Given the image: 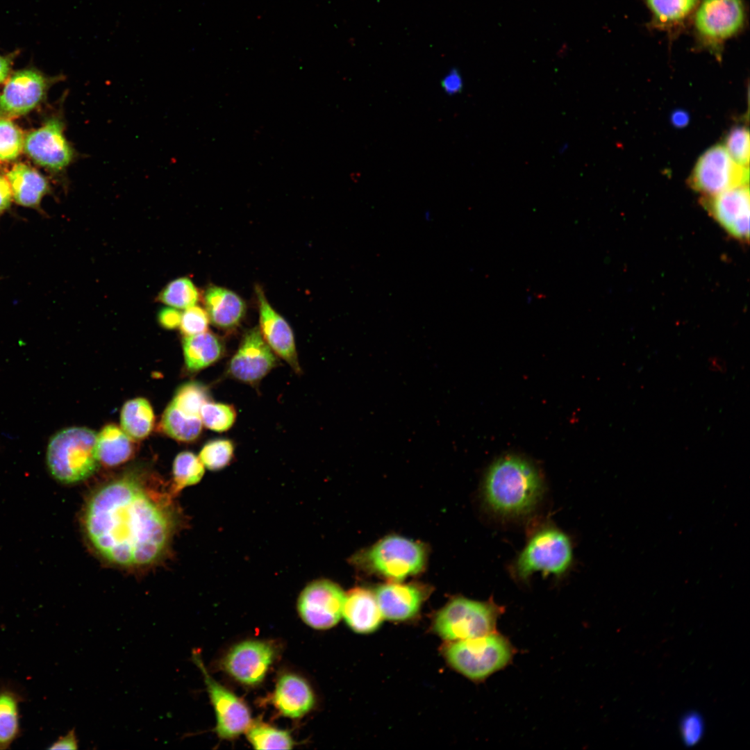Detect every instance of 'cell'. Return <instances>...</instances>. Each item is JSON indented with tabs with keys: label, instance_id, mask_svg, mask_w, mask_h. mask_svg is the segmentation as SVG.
<instances>
[{
	"label": "cell",
	"instance_id": "836d02e7",
	"mask_svg": "<svg viewBox=\"0 0 750 750\" xmlns=\"http://www.w3.org/2000/svg\"><path fill=\"white\" fill-rule=\"evenodd\" d=\"M200 418L206 428L217 432H224L233 425L236 412L232 406L208 401L201 408Z\"/></svg>",
	"mask_w": 750,
	"mask_h": 750
},
{
	"label": "cell",
	"instance_id": "ba28073f",
	"mask_svg": "<svg viewBox=\"0 0 750 750\" xmlns=\"http://www.w3.org/2000/svg\"><path fill=\"white\" fill-rule=\"evenodd\" d=\"M749 167L738 164L724 146L714 145L699 158L689 176L695 191L710 197L749 184Z\"/></svg>",
	"mask_w": 750,
	"mask_h": 750
},
{
	"label": "cell",
	"instance_id": "4fadbf2b",
	"mask_svg": "<svg viewBox=\"0 0 750 750\" xmlns=\"http://www.w3.org/2000/svg\"><path fill=\"white\" fill-rule=\"evenodd\" d=\"M345 594L336 583L326 579L312 581L301 592L297 609L303 621L316 629H328L342 616Z\"/></svg>",
	"mask_w": 750,
	"mask_h": 750
},
{
	"label": "cell",
	"instance_id": "5b68a950",
	"mask_svg": "<svg viewBox=\"0 0 750 750\" xmlns=\"http://www.w3.org/2000/svg\"><path fill=\"white\" fill-rule=\"evenodd\" d=\"M444 656L456 671L473 681H481L508 665L514 649L496 631L474 638L449 642Z\"/></svg>",
	"mask_w": 750,
	"mask_h": 750
},
{
	"label": "cell",
	"instance_id": "f35d334b",
	"mask_svg": "<svg viewBox=\"0 0 750 750\" xmlns=\"http://www.w3.org/2000/svg\"><path fill=\"white\" fill-rule=\"evenodd\" d=\"M182 313L176 308H162L158 315L160 326L166 329H175L180 326Z\"/></svg>",
	"mask_w": 750,
	"mask_h": 750
},
{
	"label": "cell",
	"instance_id": "9c48e42d",
	"mask_svg": "<svg viewBox=\"0 0 750 750\" xmlns=\"http://www.w3.org/2000/svg\"><path fill=\"white\" fill-rule=\"evenodd\" d=\"M65 128L60 117H51L24 137V152L37 165L54 173L62 172L77 155L65 137Z\"/></svg>",
	"mask_w": 750,
	"mask_h": 750
},
{
	"label": "cell",
	"instance_id": "7c38bea8",
	"mask_svg": "<svg viewBox=\"0 0 750 750\" xmlns=\"http://www.w3.org/2000/svg\"><path fill=\"white\" fill-rule=\"evenodd\" d=\"M744 19L742 0H703L695 14L694 26L700 38L716 47L738 33Z\"/></svg>",
	"mask_w": 750,
	"mask_h": 750
},
{
	"label": "cell",
	"instance_id": "3957f363",
	"mask_svg": "<svg viewBox=\"0 0 750 750\" xmlns=\"http://www.w3.org/2000/svg\"><path fill=\"white\" fill-rule=\"evenodd\" d=\"M574 562L570 536L554 523L542 520L528 530L525 544L508 565V572L515 582L526 585L537 572L565 578Z\"/></svg>",
	"mask_w": 750,
	"mask_h": 750
},
{
	"label": "cell",
	"instance_id": "1f68e13d",
	"mask_svg": "<svg viewBox=\"0 0 750 750\" xmlns=\"http://www.w3.org/2000/svg\"><path fill=\"white\" fill-rule=\"evenodd\" d=\"M208 399V392L204 385L189 382L178 388L171 403L185 415L200 417L201 408Z\"/></svg>",
	"mask_w": 750,
	"mask_h": 750
},
{
	"label": "cell",
	"instance_id": "7a4b0ae2",
	"mask_svg": "<svg viewBox=\"0 0 750 750\" xmlns=\"http://www.w3.org/2000/svg\"><path fill=\"white\" fill-rule=\"evenodd\" d=\"M546 490L538 467L521 456L506 454L488 468L482 483L481 498L487 510L503 520L531 516L542 502Z\"/></svg>",
	"mask_w": 750,
	"mask_h": 750
},
{
	"label": "cell",
	"instance_id": "9a60e30c",
	"mask_svg": "<svg viewBox=\"0 0 750 750\" xmlns=\"http://www.w3.org/2000/svg\"><path fill=\"white\" fill-rule=\"evenodd\" d=\"M274 656V649L268 642L246 640L229 650L222 666L238 682L252 685L263 680Z\"/></svg>",
	"mask_w": 750,
	"mask_h": 750
},
{
	"label": "cell",
	"instance_id": "4dcf8cb0",
	"mask_svg": "<svg viewBox=\"0 0 750 750\" xmlns=\"http://www.w3.org/2000/svg\"><path fill=\"white\" fill-rule=\"evenodd\" d=\"M698 0H646L656 21L671 24L683 21L694 10Z\"/></svg>",
	"mask_w": 750,
	"mask_h": 750
},
{
	"label": "cell",
	"instance_id": "e575fe53",
	"mask_svg": "<svg viewBox=\"0 0 750 750\" xmlns=\"http://www.w3.org/2000/svg\"><path fill=\"white\" fill-rule=\"evenodd\" d=\"M21 130L10 119L0 117V161L15 160L23 149Z\"/></svg>",
	"mask_w": 750,
	"mask_h": 750
},
{
	"label": "cell",
	"instance_id": "f1b7e54d",
	"mask_svg": "<svg viewBox=\"0 0 750 750\" xmlns=\"http://www.w3.org/2000/svg\"><path fill=\"white\" fill-rule=\"evenodd\" d=\"M172 494L198 483L204 474V465L199 457L190 451H182L175 458L172 467Z\"/></svg>",
	"mask_w": 750,
	"mask_h": 750
},
{
	"label": "cell",
	"instance_id": "ac0fdd59",
	"mask_svg": "<svg viewBox=\"0 0 750 750\" xmlns=\"http://www.w3.org/2000/svg\"><path fill=\"white\" fill-rule=\"evenodd\" d=\"M375 595L383 616L391 621H404L420 610L426 593L415 584L388 583L379 585Z\"/></svg>",
	"mask_w": 750,
	"mask_h": 750
},
{
	"label": "cell",
	"instance_id": "6da1fadb",
	"mask_svg": "<svg viewBox=\"0 0 750 750\" xmlns=\"http://www.w3.org/2000/svg\"><path fill=\"white\" fill-rule=\"evenodd\" d=\"M170 495L127 474L97 489L84 510L86 537L106 562L123 567L151 565L165 553L174 528Z\"/></svg>",
	"mask_w": 750,
	"mask_h": 750
},
{
	"label": "cell",
	"instance_id": "7402d4cb",
	"mask_svg": "<svg viewBox=\"0 0 750 750\" xmlns=\"http://www.w3.org/2000/svg\"><path fill=\"white\" fill-rule=\"evenodd\" d=\"M206 310L210 320L222 329H231L242 319L246 305L235 292L219 286H210L203 297Z\"/></svg>",
	"mask_w": 750,
	"mask_h": 750
},
{
	"label": "cell",
	"instance_id": "5bb4252c",
	"mask_svg": "<svg viewBox=\"0 0 750 750\" xmlns=\"http://www.w3.org/2000/svg\"><path fill=\"white\" fill-rule=\"evenodd\" d=\"M276 361L260 330L253 328L246 333L230 360L228 374L241 382L256 384L276 366Z\"/></svg>",
	"mask_w": 750,
	"mask_h": 750
},
{
	"label": "cell",
	"instance_id": "cb8c5ba5",
	"mask_svg": "<svg viewBox=\"0 0 750 750\" xmlns=\"http://www.w3.org/2000/svg\"><path fill=\"white\" fill-rule=\"evenodd\" d=\"M131 440L117 426H105L97 438V452L100 463L106 467H115L131 459L134 452Z\"/></svg>",
	"mask_w": 750,
	"mask_h": 750
},
{
	"label": "cell",
	"instance_id": "e0dca14e",
	"mask_svg": "<svg viewBox=\"0 0 750 750\" xmlns=\"http://www.w3.org/2000/svg\"><path fill=\"white\" fill-rule=\"evenodd\" d=\"M256 291L259 308V330L263 339L274 353L283 359L296 373H301L290 326L272 307L262 290L257 286Z\"/></svg>",
	"mask_w": 750,
	"mask_h": 750
},
{
	"label": "cell",
	"instance_id": "83f0119b",
	"mask_svg": "<svg viewBox=\"0 0 750 750\" xmlns=\"http://www.w3.org/2000/svg\"><path fill=\"white\" fill-rule=\"evenodd\" d=\"M245 732L248 740L256 749H290L294 745L288 731L261 721L251 722Z\"/></svg>",
	"mask_w": 750,
	"mask_h": 750
},
{
	"label": "cell",
	"instance_id": "30bf717a",
	"mask_svg": "<svg viewBox=\"0 0 750 750\" xmlns=\"http://www.w3.org/2000/svg\"><path fill=\"white\" fill-rule=\"evenodd\" d=\"M64 77H49L33 68L13 73L0 94V117L10 119L24 115L45 99L50 87Z\"/></svg>",
	"mask_w": 750,
	"mask_h": 750
},
{
	"label": "cell",
	"instance_id": "484cf974",
	"mask_svg": "<svg viewBox=\"0 0 750 750\" xmlns=\"http://www.w3.org/2000/svg\"><path fill=\"white\" fill-rule=\"evenodd\" d=\"M160 424L167 435L182 442L196 440L201 432L203 425L200 417L185 415L172 403L163 412Z\"/></svg>",
	"mask_w": 750,
	"mask_h": 750
},
{
	"label": "cell",
	"instance_id": "44dd1931",
	"mask_svg": "<svg viewBox=\"0 0 750 750\" xmlns=\"http://www.w3.org/2000/svg\"><path fill=\"white\" fill-rule=\"evenodd\" d=\"M342 615L353 631L364 634L375 631L383 619L375 593L362 588L345 594Z\"/></svg>",
	"mask_w": 750,
	"mask_h": 750
},
{
	"label": "cell",
	"instance_id": "277c9868",
	"mask_svg": "<svg viewBox=\"0 0 750 750\" xmlns=\"http://www.w3.org/2000/svg\"><path fill=\"white\" fill-rule=\"evenodd\" d=\"M97 433L85 427L60 430L50 439L46 460L52 476L62 483H76L99 468Z\"/></svg>",
	"mask_w": 750,
	"mask_h": 750
},
{
	"label": "cell",
	"instance_id": "74e56055",
	"mask_svg": "<svg viewBox=\"0 0 750 750\" xmlns=\"http://www.w3.org/2000/svg\"><path fill=\"white\" fill-rule=\"evenodd\" d=\"M681 730L685 744L688 746L696 744L701 740L703 733V723L701 717L694 712L688 714L681 722Z\"/></svg>",
	"mask_w": 750,
	"mask_h": 750
},
{
	"label": "cell",
	"instance_id": "d6986e66",
	"mask_svg": "<svg viewBox=\"0 0 750 750\" xmlns=\"http://www.w3.org/2000/svg\"><path fill=\"white\" fill-rule=\"evenodd\" d=\"M6 177L10 186L13 201L17 205L33 209L44 215L41 202L51 193L47 178L33 167L24 163L15 164L6 172Z\"/></svg>",
	"mask_w": 750,
	"mask_h": 750
},
{
	"label": "cell",
	"instance_id": "ee69618b",
	"mask_svg": "<svg viewBox=\"0 0 750 750\" xmlns=\"http://www.w3.org/2000/svg\"><path fill=\"white\" fill-rule=\"evenodd\" d=\"M689 121V116L687 112L683 110H677L673 112L672 115V122L674 125L677 127L685 126Z\"/></svg>",
	"mask_w": 750,
	"mask_h": 750
},
{
	"label": "cell",
	"instance_id": "7bdbcfd3",
	"mask_svg": "<svg viewBox=\"0 0 750 750\" xmlns=\"http://www.w3.org/2000/svg\"><path fill=\"white\" fill-rule=\"evenodd\" d=\"M13 62V55L3 56L0 54V84L3 83L9 76Z\"/></svg>",
	"mask_w": 750,
	"mask_h": 750
},
{
	"label": "cell",
	"instance_id": "d6a6232c",
	"mask_svg": "<svg viewBox=\"0 0 750 750\" xmlns=\"http://www.w3.org/2000/svg\"><path fill=\"white\" fill-rule=\"evenodd\" d=\"M234 456V445L227 439H217L207 442L199 453V459L210 470L217 471L228 466Z\"/></svg>",
	"mask_w": 750,
	"mask_h": 750
},
{
	"label": "cell",
	"instance_id": "d590c367",
	"mask_svg": "<svg viewBox=\"0 0 750 750\" xmlns=\"http://www.w3.org/2000/svg\"><path fill=\"white\" fill-rule=\"evenodd\" d=\"M724 147L738 164L749 167V131L743 126L732 128L726 138Z\"/></svg>",
	"mask_w": 750,
	"mask_h": 750
},
{
	"label": "cell",
	"instance_id": "d4e9b609",
	"mask_svg": "<svg viewBox=\"0 0 750 750\" xmlns=\"http://www.w3.org/2000/svg\"><path fill=\"white\" fill-rule=\"evenodd\" d=\"M120 422L122 429L133 440L146 438L154 424V415L149 402L144 398L127 401L123 406Z\"/></svg>",
	"mask_w": 750,
	"mask_h": 750
},
{
	"label": "cell",
	"instance_id": "8fae6325",
	"mask_svg": "<svg viewBox=\"0 0 750 750\" xmlns=\"http://www.w3.org/2000/svg\"><path fill=\"white\" fill-rule=\"evenodd\" d=\"M192 658L202 672L215 712L217 735L222 739H232L245 732L252 722L247 706L209 674L199 652L193 651Z\"/></svg>",
	"mask_w": 750,
	"mask_h": 750
},
{
	"label": "cell",
	"instance_id": "60d3db41",
	"mask_svg": "<svg viewBox=\"0 0 750 750\" xmlns=\"http://www.w3.org/2000/svg\"><path fill=\"white\" fill-rule=\"evenodd\" d=\"M78 740L74 728L70 730L67 734L60 736L53 742L49 749H77Z\"/></svg>",
	"mask_w": 750,
	"mask_h": 750
},
{
	"label": "cell",
	"instance_id": "4316f807",
	"mask_svg": "<svg viewBox=\"0 0 750 750\" xmlns=\"http://www.w3.org/2000/svg\"><path fill=\"white\" fill-rule=\"evenodd\" d=\"M19 702L13 691L0 690V749H8L19 734Z\"/></svg>",
	"mask_w": 750,
	"mask_h": 750
},
{
	"label": "cell",
	"instance_id": "8992f818",
	"mask_svg": "<svg viewBox=\"0 0 750 750\" xmlns=\"http://www.w3.org/2000/svg\"><path fill=\"white\" fill-rule=\"evenodd\" d=\"M503 612V607L492 599L481 601L457 597L436 614L433 629L449 642L481 637L495 631Z\"/></svg>",
	"mask_w": 750,
	"mask_h": 750
},
{
	"label": "cell",
	"instance_id": "ab89813d",
	"mask_svg": "<svg viewBox=\"0 0 750 750\" xmlns=\"http://www.w3.org/2000/svg\"><path fill=\"white\" fill-rule=\"evenodd\" d=\"M13 201L10 186L6 176L0 174V219L10 210Z\"/></svg>",
	"mask_w": 750,
	"mask_h": 750
},
{
	"label": "cell",
	"instance_id": "52a82bcc",
	"mask_svg": "<svg viewBox=\"0 0 750 750\" xmlns=\"http://www.w3.org/2000/svg\"><path fill=\"white\" fill-rule=\"evenodd\" d=\"M426 559L422 544L399 535L380 540L356 557L362 567L393 582L421 572Z\"/></svg>",
	"mask_w": 750,
	"mask_h": 750
},
{
	"label": "cell",
	"instance_id": "b9f144b4",
	"mask_svg": "<svg viewBox=\"0 0 750 750\" xmlns=\"http://www.w3.org/2000/svg\"><path fill=\"white\" fill-rule=\"evenodd\" d=\"M443 88L449 94H455L460 91L462 87V78L456 69L451 71L442 82Z\"/></svg>",
	"mask_w": 750,
	"mask_h": 750
},
{
	"label": "cell",
	"instance_id": "2e32d148",
	"mask_svg": "<svg viewBox=\"0 0 750 750\" xmlns=\"http://www.w3.org/2000/svg\"><path fill=\"white\" fill-rule=\"evenodd\" d=\"M703 205L715 220L733 237L749 238V188L742 185L718 194L705 197Z\"/></svg>",
	"mask_w": 750,
	"mask_h": 750
},
{
	"label": "cell",
	"instance_id": "f6af8a7d",
	"mask_svg": "<svg viewBox=\"0 0 750 750\" xmlns=\"http://www.w3.org/2000/svg\"><path fill=\"white\" fill-rule=\"evenodd\" d=\"M1 277H0V280H1Z\"/></svg>",
	"mask_w": 750,
	"mask_h": 750
},
{
	"label": "cell",
	"instance_id": "603a6c76",
	"mask_svg": "<svg viewBox=\"0 0 750 750\" xmlns=\"http://www.w3.org/2000/svg\"><path fill=\"white\" fill-rule=\"evenodd\" d=\"M183 350L187 369L197 372L219 360L224 355V346L215 334L206 331L185 336Z\"/></svg>",
	"mask_w": 750,
	"mask_h": 750
},
{
	"label": "cell",
	"instance_id": "f546056e",
	"mask_svg": "<svg viewBox=\"0 0 750 750\" xmlns=\"http://www.w3.org/2000/svg\"><path fill=\"white\" fill-rule=\"evenodd\" d=\"M199 299V292L192 281L185 277L169 283L160 292L158 299L162 303L179 309L194 306Z\"/></svg>",
	"mask_w": 750,
	"mask_h": 750
},
{
	"label": "cell",
	"instance_id": "ffe728a7",
	"mask_svg": "<svg viewBox=\"0 0 750 750\" xmlns=\"http://www.w3.org/2000/svg\"><path fill=\"white\" fill-rule=\"evenodd\" d=\"M272 702L283 716L296 719L308 712L315 703L309 684L294 674L281 676L275 688Z\"/></svg>",
	"mask_w": 750,
	"mask_h": 750
},
{
	"label": "cell",
	"instance_id": "8d00e7d4",
	"mask_svg": "<svg viewBox=\"0 0 750 750\" xmlns=\"http://www.w3.org/2000/svg\"><path fill=\"white\" fill-rule=\"evenodd\" d=\"M209 322L206 310L194 305L182 313L179 327L185 336L193 335L207 331Z\"/></svg>",
	"mask_w": 750,
	"mask_h": 750
}]
</instances>
